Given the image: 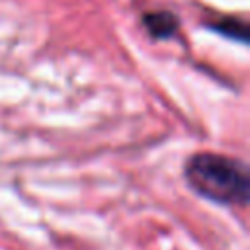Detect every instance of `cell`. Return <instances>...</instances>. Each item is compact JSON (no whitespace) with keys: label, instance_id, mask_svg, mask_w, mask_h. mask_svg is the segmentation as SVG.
<instances>
[{"label":"cell","instance_id":"1","mask_svg":"<svg viewBox=\"0 0 250 250\" xmlns=\"http://www.w3.org/2000/svg\"><path fill=\"white\" fill-rule=\"evenodd\" d=\"M186 180L193 191L221 205H246L248 170L230 156L199 152L186 162Z\"/></svg>","mask_w":250,"mask_h":250},{"label":"cell","instance_id":"2","mask_svg":"<svg viewBox=\"0 0 250 250\" xmlns=\"http://www.w3.org/2000/svg\"><path fill=\"white\" fill-rule=\"evenodd\" d=\"M148 31L154 35V37H168L174 33L176 29V18L168 12H158V14H150L146 16L145 20Z\"/></svg>","mask_w":250,"mask_h":250}]
</instances>
